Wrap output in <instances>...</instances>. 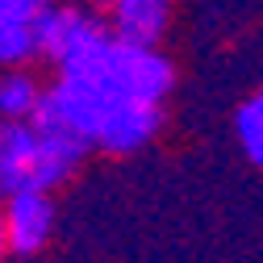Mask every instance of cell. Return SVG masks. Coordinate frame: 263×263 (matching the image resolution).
I'll return each instance as SVG.
<instances>
[{
  "instance_id": "3957f363",
  "label": "cell",
  "mask_w": 263,
  "mask_h": 263,
  "mask_svg": "<svg viewBox=\"0 0 263 263\" xmlns=\"http://www.w3.org/2000/svg\"><path fill=\"white\" fill-rule=\"evenodd\" d=\"M113 34L105 17H96L84 0H50L42 25H38V54L50 59L54 67H71L84 54H92Z\"/></svg>"
},
{
  "instance_id": "7a4b0ae2",
  "label": "cell",
  "mask_w": 263,
  "mask_h": 263,
  "mask_svg": "<svg viewBox=\"0 0 263 263\" xmlns=\"http://www.w3.org/2000/svg\"><path fill=\"white\" fill-rule=\"evenodd\" d=\"M88 151V138L46 101L29 121H0V196L21 188H59Z\"/></svg>"
},
{
  "instance_id": "52a82bcc",
  "label": "cell",
  "mask_w": 263,
  "mask_h": 263,
  "mask_svg": "<svg viewBox=\"0 0 263 263\" xmlns=\"http://www.w3.org/2000/svg\"><path fill=\"white\" fill-rule=\"evenodd\" d=\"M46 101V88L21 71V67H5L0 71V121H29Z\"/></svg>"
},
{
  "instance_id": "5b68a950",
  "label": "cell",
  "mask_w": 263,
  "mask_h": 263,
  "mask_svg": "<svg viewBox=\"0 0 263 263\" xmlns=\"http://www.w3.org/2000/svg\"><path fill=\"white\" fill-rule=\"evenodd\" d=\"M105 21L113 38L134 46H159L172 25V0H109Z\"/></svg>"
},
{
  "instance_id": "ba28073f",
  "label": "cell",
  "mask_w": 263,
  "mask_h": 263,
  "mask_svg": "<svg viewBox=\"0 0 263 263\" xmlns=\"http://www.w3.org/2000/svg\"><path fill=\"white\" fill-rule=\"evenodd\" d=\"M234 138H238V151L255 163V167H263V92L247 96V101L238 105V113H234Z\"/></svg>"
},
{
  "instance_id": "6da1fadb",
  "label": "cell",
  "mask_w": 263,
  "mask_h": 263,
  "mask_svg": "<svg viewBox=\"0 0 263 263\" xmlns=\"http://www.w3.org/2000/svg\"><path fill=\"white\" fill-rule=\"evenodd\" d=\"M46 105L67 125H76L92 151L105 155L142 151L163 125V105L129 96L88 71H59V80L46 88Z\"/></svg>"
},
{
  "instance_id": "9c48e42d",
  "label": "cell",
  "mask_w": 263,
  "mask_h": 263,
  "mask_svg": "<svg viewBox=\"0 0 263 263\" xmlns=\"http://www.w3.org/2000/svg\"><path fill=\"white\" fill-rule=\"evenodd\" d=\"M9 255V234H5V196H0V263Z\"/></svg>"
},
{
  "instance_id": "277c9868",
  "label": "cell",
  "mask_w": 263,
  "mask_h": 263,
  "mask_svg": "<svg viewBox=\"0 0 263 263\" xmlns=\"http://www.w3.org/2000/svg\"><path fill=\"white\" fill-rule=\"evenodd\" d=\"M9 255H38L54 234V201L42 188H21L5 196Z\"/></svg>"
},
{
  "instance_id": "30bf717a",
  "label": "cell",
  "mask_w": 263,
  "mask_h": 263,
  "mask_svg": "<svg viewBox=\"0 0 263 263\" xmlns=\"http://www.w3.org/2000/svg\"><path fill=\"white\" fill-rule=\"evenodd\" d=\"M84 5H109V0H84Z\"/></svg>"
},
{
  "instance_id": "8992f818",
  "label": "cell",
  "mask_w": 263,
  "mask_h": 263,
  "mask_svg": "<svg viewBox=\"0 0 263 263\" xmlns=\"http://www.w3.org/2000/svg\"><path fill=\"white\" fill-rule=\"evenodd\" d=\"M50 0H0V67H21L38 54V25Z\"/></svg>"
}]
</instances>
